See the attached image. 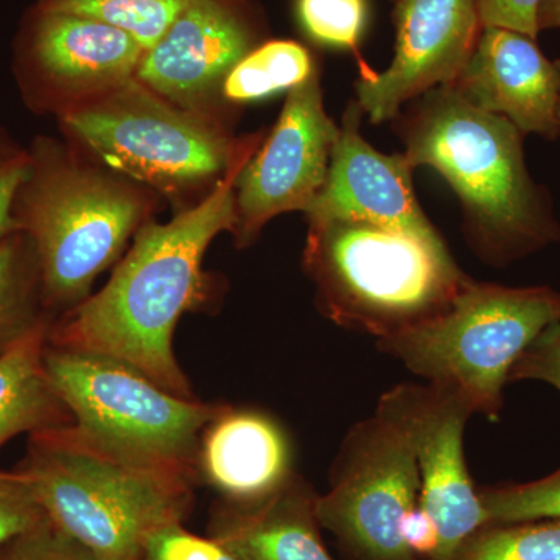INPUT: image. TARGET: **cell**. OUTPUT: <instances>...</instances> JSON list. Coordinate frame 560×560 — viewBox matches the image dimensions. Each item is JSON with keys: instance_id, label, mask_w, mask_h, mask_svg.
Returning a JSON list of instances; mask_svg holds the SVG:
<instances>
[{"instance_id": "obj_11", "label": "cell", "mask_w": 560, "mask_h": 560, "mask_svg": "<svg viewBox=\"0 0 560 560\" xmlns=\"http://www.w3.org/2000/svg\"><path fill=\"white\" fill-rule=\"evenodd\" d=\"M340 131L324 108L319 70L289 91L271 135L235 183L238 248L256 241L275 217L307 212L326 183Z\"/></svg>"}, {"instance_id": "obj_21", "label": "cell", "mask_w": 560, "mask_h": 560, "mask_svg": "<svg viewBox=\"0 0 560 560\" xmlns=\"http://www.w3.org/2000/svg\"><path fill=\"white\" fill-rule=\"evenodd\" d=\"M38 296L43 300L35 249L24 232H14L0 242V348L43 318L35 312Z\"/></svg>"}, {"instance_id": "obj_8", "label": "cell", "mask_w": 560, "mask_h": 560, "mask_svg": "<svg viewBox=\"0 0 560 560\" xmlns=\"http://www.w3.org/2000/svg\"><path fill=\"white\" fill-rule=\"evenodd\" d=\"M60 121L106 168L167 195L219 183L254 139L235 142L205 114L180 108L136 77Z\"/></svg>"}, {"instance_id": "obj_6", "label": "cell", "mask_w": 560, "mask_h": 560, "mask_svg": "<svg viewBox=\"0 0 560 560\" xmlns=\"http://www.w3.org/2000/svg\"><path fill=\"white\" fill-rule=\"evenodd\" d=\"M558 320L560 293L550 287L512 289L470 278L444 312L377 340V348L458 396L474 415L499 420L512 366Z\"/></svg>"}, {"instance_id": "obj_30", "label": "cell", "mask_w": 560, "mask_h": 560, "mask_svg": "<svg viewBox=\"0 0 560 560\" xmlns=\"http://www.w3.org/2000/svg\"><path fill=\"white\" fill-rule=\"evenodd\" d=\"M541 2L544 0H478L481 25L508 28L537 39Z\"/></svg>"}, {"instance_id": "obj_28", "label": "cell", "mask_w": 560, "mask_h": 560, "mask_svg": "<svg viewBox=\"0 0 560 560\" xmlns=\"http://www.w3.org/2000/svg\"><path fill=\"white\" fill-rule=\"evenodd\" d=\"M142 560H237L219 541L195 536L183 523L158 529L143 548Z\"/></svg>"}, {"instance_id": "obj_12", "label": "cell", "mask_w": 560, "mask_h": 560, "mask_svg": "<svg viewBox=\"0 0 560 560\" xmlns=\"http://www.w3.org/2000/svg\"><path fill=\"white\" fill-rule=\"evenodd\" d=\"M377 408L399 423L415 451L419 504L440 533L431 560H453L464 541L490 525L464 456V430L474 411L455 394L429 383L397 385L383 394Z\"/></svg>"}, {"instance_id": "obj_22", "label": "cell", "mask_w": 560, "mask_h": 560, "mask_svg": "<svg viewBox=\"0 0 560 560\" xmlns=\"http://www.w3.org/2000/svg\"><path fill=\"white\" fill-rule=\"evenodd\" d=\"M189 0H38L44 10L75 14L120 28L149 51Z\"/></svg>"}, {"instance_id": "obj_25", "label": "cell", "mask_w": 560, "mask_h": 560, "mask_svg": "<svg viewBox=\"0 0 560 560\" xmlns=\"http://www.w3.org/2000/svg\"><path fill=\"white\" fill-rule=\"evenodd\" d=\"M298 20L316 43L359 50L368 22L366 0H298Z\"/></svg>"}, {"instance_id": "obj_16", "label": "cell", "mask_w": 560, "mask_h": 560, "mask_svg": "<svg viewBox=\"0 0 560 560\" xmlns=\"http://www.w3.org/2000/svg\"><path fill=\"white\" fill-rule=\"evenodd\" d=\"M453 90L471 105L510 120L523 136H560V60L536 39L508 28L482 27Z\"/></svg>"}, {"instance_id": "obj_5", "label": "cell", "mask_w": 560, "mask_h": 560, "mask_svg": "<svg viewBox=\"0 0 560 560\" xmlns=\"http://www.w3.org/2000/svg\"><path fill=\"white\" fill-rule=\"evenodd\" d=\"M21 474L47 518L101 560H142L158 529L186 521L191 478L103 451L72 423L33 434Z\"/></svg>"}, {"instance_id": "obj_29", "label": "cell", "mask_w": 560, "mask_h": 560, "mask_svg": "<svg viewBox=\"0 0 560 560\" xmlns=\"http://www.w3.org/2000/svg\"><path fill=\"white\" fill-rule=\"evenodd\" d=\"M545 382L560 390V320L523 350L510 372L511 382Z\"/></svg>"}, {"instance_id": "obj_34", "label": "cell", "mask_w": 560, "mask_h": 560, "mask_svg": "<svg viewBox=\"0 0 560 560\" xmlns=\"http://www.w3.org/2000/svg\"><path fill=\"white\" fill-rule=\"evenodd\" d=\"M13 151H16V149H13V147H11L10 143L7 142L2 136H0V160H2V158L9 156V154L13 153Z\"/></svg>"}, {"instance_id": "obj_18", "label": "cell", "mask_w": 560, "mask_h": 560, "mask_svg": "<svg viewBox=\"0 0 560 560\" xmlns=\"http://www.w3.org/2000/svg\"><path fill=\"white\" fill-rule=\"evenodd\" d=\"M316 497L294 474L267 499L223 508L210 537L237 560H334L320 540Z\"/></svg>"}, {"instance_id": "obj_4", "label": "cell", "mask_w": 560, "mask_h": 560, "mask_svg": "<svg viewBox=\"0 0 560 560\" xmlns=\"http://www.w3.org/2000/svg\"><path fill=\"white\" fill-rule=\"evenodd\" d=\"M304 268L326 318L377 340L440 315L470 279L444 242L353 220L308 221Z\"/></svg>"}, {"instance_id": "obj_26", "label": "cell", "mask_w": 560, "mask_h": 560, "mask_svg": "<svg viewBox=\"0 0 560 560\" xmlns=\"http://www.w3.org/2000/svg\"><path fill=\"white\" fill-rule=\"evenodd\" d=\"M46 512L33 497L21 471L0 474V547L46 521Z\"/></svg>"}, {"instance_id": "obj_23", "label": "cell", "mask_w": 560, "mask_h": 560, "mask_svg": "<svg viewBox=\"0 0 560 560\" xmlns=\"http://www.w3.org/2000/svg\"><path fill=\"white\" fill-rule=\"evenodd\" d=\"M453 560H560V518L485 526Z\"/></svg>"}, {"instance_id": "obj_17", "label": "cell", "mask_w": 560, "mask_h": 560, "mask_svg": "<svg viewBox=\"0 0 560 560\" xmlns=\"http://www.w3.org/2000/svg\"><path fill=\"white\" fill-rule=\"evenodd\" d=\"M197 475L230 503H256L293 477L289 436L271 416L224 405L202 431Z\"/></svg>"}, {"instance_id": "obj_32", "label": "cell", "mask_w": 560, "mask_h": 560, "mask_svg": "<svg viewBox=\"0 0 560 560\" xmlns=\"http://www.w3.org/2000/svg\"><path fill=\"white\" fill-rule=\"evenodd\" d=\"M400 536L408 550L415 556H429L433 559L440 548V533L436 525L429 512L419 503L401 517Z\"/></svg>"}, {"instance_id": "obj_31", "label": "cell", "mask_w": 560, "mask_h": 560, "mask_svg": "<svg viewBox=\"0 0 560 560\" xmlns=\"http://www.w3.org/2000/svg\"><path fill=\"white\" fill-rule=\"evenodd\" d=\"M27 173V151L16 150L0 160V242L21 231L14 217V205Z\"/></svg>"}, {"instance_id": "obj_2", "label": "cell", "mask_w": 560, "mask_h": 560, "mask_svg": "<svg viewBox=\"0 0 560 560\" xmlns=\"http://www.w3.org/2000/svg\"><path fill=\"white\" fill-rule=\"evenodd\" d=\"M411 167L434 168L463 206L471 249L492 265H506L558 241L547 198L530 179L522 132L504 117L434 88L393 120Z\"/></svg>"}, {"instance_id": "obj_3", "label": "cell", "mask_w": 560, "mask_h": 560, "mask_svg": "<svg viewBox=\"0 0 560 560\" xmlns=\"http://www.w3.org/2000/svg\"><path fill=\"white\" fill-rule=\"evenodd\" d=\"M27 154L14 217L35 249L44 304L68 313L91 296L97 276L147 223L153 195L127 176L83 164L54 139H35Z\"/></svg>"}, {"instance_id": "obj_9", "label": "cell", "mask_w": 560, "mask_h": 560, "mask_svg": "<svg viewBox=\"0 0 560 560\" xmlns=\"http://www.w3.org/2000/svg\"><path fill=\"white\" fill-rule=\"evenodd\" d=\"M419 495L411 442L377 408L349 430L330 490L316 497V518L363 560H416L401 539L400 522Z\"/></svg>"}, {"instance_id": "obj_15", "label": "cell", "mask_w": 560, "mask_h": 560, "mask_svg": "<svg viewBox=\"0 0 560 560\" xmlns=\"http://www.w3.org/2000/svg\"><path fill=\"white\" fill-rule=\"evenodd\" d=\"M256 46L245 14L224 0H189L143 55L136 79L180 108L201 113Z\"/></svg>"}, {"instance_id": "obj_14", "label": "cell", "mask_w": 560, "mask_h": 560, "mask_svg": "<svg viewBox=\"0 0 560 560\" xmlns=\"http://www.w3.org/2000/svg\"><path fill=\"white\" fill-rule=\"evenodd\" d=\"M363 117L353 98L342 116L326 183L305 212L308 221H364L422 241L444 242L416 198L415 168L404 153L383 154L370 145L360 130Z\"/></svg>"}, {"instance_id": "obj_33", "label": "cell", "mask_w": 560, "mask_h": 560, "mask_svg": "<svg viewBox=\"0 0 560 560\" xmlns=\"http://www.w3.org/2000/svg\"><path fill=\"white\" fill-rule=\"evenodd\" d=\"M539 28H560V0H544L539 10Z\"/></svg>"}, {"instance_id": "obj_7", "label": "cell", "mask_w": 560, "mask_h": 560, "mask_svg": "<svg viewBox=\"0 0 560 560\" xmlns=\"http://www.w3.org/2000/svg\"><path fill=\"white\" fill-rule=\"evenodd\" d=\"M44 361L80 436L132 463L197 477L202 431L224 405L175 396L98 353L47 345Z\"/></svg>"}, {"instance_id": "obj_1", "label": "cell", "mask_w": 560, "mask_h": 560, "mask_svg": "<svg viewBox=\"0 0 560 560\" xmlns=\"http://www.w3.org/2000/svg\"><path fill=\"white\" fill-rule=\"evenodd\" d=\"M259 142L254 136L200 205L165 224L147 221L108 283L50 327L49 345L119 360L175 396L197 399L173 335L184 313L209 300L202 259L220 232L235 230V183Z\"/></svg>"}, {"instance_id": "obj_35", "label": "cell", "mask_w": 560, "mask_h": 560, "mask_svg": "<svg viewBox=\"0 0 560 560\" xmlns=\"http://www.w3.org/2000/svg\"><path fill=\"white\" fill-rule=\"evenodd\" d=\"M559 120H560V105H559Z\"/></svg>"}, {"instance_id": "obj_27", "label": "cell", "mask_w": 560, "mask_h": 560, "mask_svg": "<svg viewBox=\"0 0 560 560\" xmlns=\"http://www.w3.org/2000/svg\"><path fill=\"white\" fill-rule=\"evenodd\" d=\"M2 560H101L49 518L9 544Z\"/></svg>"}, {"instance_id": "obj_19", "label": "cell", "mask_w": 560, "mask_h": 560, "mask_svg": "<svg viewBox=\"0 0 560 560\" xmlns=\"http://www.w3.org/2000/svg\"><path fill=\"white\" fill-rule=\"evenodd\" d=\"M50 327L40 318L0 350V448L22 433L38 434L72 423L44 361Z\"/></svg>"}, {"instance_id": "obj_20", "label": "cell", "mask_w": 560, "mask_h": 560, "mask_svg": "<svg viewBox=\"0 0 560 560\" xmlns=\"http://www.w3.org/2000/svg\"><path fill=\"white\" fill-rule=\"evenodd\" d=\"M318 72L307 47L294 40H268L254 47L224 80V101L241 105L291 91Z\"/></svg>"}, {"instance_id": "obj_10", "label": "cell", "mask_w": 560, "mask_h": 560, "mask_svg": "<svg viewBox=\"0 0 560 560\" xmlns=\"http://www.w3.org/2000/svg\"><path fill=\"white\" fill-rule=\"evenodd\" d=\"M143 55L120 28L36 5L22 25L14 70L31 109L60 117L135 79Z\"/></svg>"}, {"instance_id": "obj_24", "label": "cell", "mask_w": 560, "mask_h": 560, "mask_svg": "<svg viewBox=\"0 0 560 560\" xmlns=\"http://www.w3.org/2000/svg\"><path fill=\"white\" fill-rule=\"evenodd\" d=\"M490 525L560 518V469L540 480L478 489Z\"/></svg>"}, {"instance_id": "obj_13", "label": "cell", "mask_w": 560, "mask_h": 560, "mask_svg": "<svg viewBox=\"0 0 560 560\" xmlns=\"http://www.w3.org/2000/svg\"><path fill=\"white\" fill-rule=\"evenodd\" d=\"M393 20V62L375 72L360 61L355 83V101L372 125L393 121L434 88L452 86L482 31L478 0H397Z\"/></svg>"}]
</instances>
